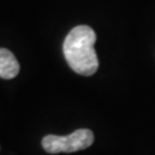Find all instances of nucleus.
I'll use <instances>...</instances> for the list:
<instances>
[{
  "mask_svg": "<svg viewBox=\"0 0 155 155\" xmlns=\"http://www.w3.org/2000/svg\"><path fill=\"white\" fill-rule=\"evenodd\" d=\"M96 32L85 25L74 27L64 41L66 62L76 74L91 76L98 69V58L94 51Z\"/></svg>",
  "mask_w": 155,
  "mask_h": 155,
  "instance_id": "1",
  "label": "nucleus"
},
{
  "mask_svg": "<svg viewBox=\"0 0 155 155\" xmlns=\"http://www.w3.org/2000/svg\"><path fill=\"white\" fill-rule=\"evenodd\" d=\"M94 141L93 132L89 129H78L69 136L48 134L41 140V146L49 154L75 153L89 147Z\"/></svg>",
  "mask_w": 155,
  "mask_h": 155,
  "instance_id": "2",
  "label": "nucleus"
},
{
  "mask_svg": "<svg viewBox=\"0 0 155 155\" xmlns=\"http://www.w3.org/2000/svg\"><path fill=\"white\" fill-rule=\"evenodd\" d=\"M19 72V64L14 54L5 49L0 48V78L3 79H13Z\"/></svg>",
  "mask_w": 155,
  "mask_h": 155,
  "instance_id": "3",
  "label": "nucleus"
}]
</instances>
